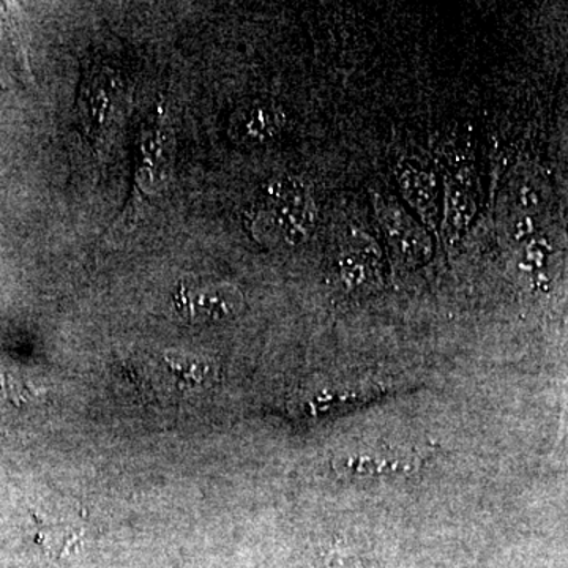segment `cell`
<instances>
[{"mask_svg":"<svg viewBox=\"0 0 568 568\" xmlns=\"http://www.w3.org/2000/svg\"><path fill=\"white\" fill-rule=\"evenodd\" d=\"M316 203L304 182L293 175H276L265 182L257 222L278 245L298 246L316 226Z\"/></svg>","mask_w":568,"mask_h":568,"instance_id":"obj_1","label":"cell"},{"mask_svg":"<svg viewBox=\"0 0 568 568\" xmlns=\"http://www.w3.org/2000/svg\"><path fill=\"white\" fill-rule=\"evenodd\" d=\"M432 446H366L353 448L332 462L338 477L351 480H407L417 477L432 458Z\"/></svg>","mask_w":568,"mask_h":568,"instance_id":"obj_2","label":"cell"},{"mask_svg":"<svg viewBox=\"0 0 568 568\" xmlns=\"http://www.w3.org/2000/svg\"><path fill=\"white\" fill-rule=\"evenodd\" d=\"M376 213L387 244L399 263L420 267L432 261V235L395 197H377Z\"/></svg>","mask_w":568,"mask_h":568,"instance_id":"obj_3","label":"cell"},{"mask_svg":"<svg viewBox=\"0 0 568 568\" xmlns=\"http://www.w3.org/2000/svg\"><path fill=\"white\" fill-rule=\"evenodd\" d=\"M179 315L190 323L230 320L244 306V295L234 284L212 280H185L173 297Z\"/></svg>","mask_w":568,"mask_h":568,"instance_id":"obj_4","label":"cell"},{"mask_svg":"<svg viewBox=\"0 0 568 568\" xmlns=\"http://www.w3.org/2000/svg\"><path fill=\"white\" fill-rule=\"evenodd\" d=\"M286 115L282 108L268 100H256L239 106L231 115V140L241 148H261L282 133Z\"/></svg>","mask_w":568,"mask_h":568,"instance_id":"obj_5","label":"cell"},{"mask_svg":"<svg viewBox=\"0 0 568 568\" xmlns=\"http://www.w3.org/2000/svg\"><path fill=\"white\" fill-rule=\"evenodd\" d=\"M396 181L406 203L417 211L424 223L435 227L443 219V190L436 174L424 163L406 160L396 170Z\"/></svg>","mask_w":568,"mask_h":568,"instance_id":"obj_6","label":"cell"},{"mask_svg":"<svg viewBox=\"0 0 568 568\" xmlns=\"http://www.w3.org/2000/svg\"><path fill=\"white\" fill-rule=\"evenodd\" d=\"M339 278L349 290H365L379 282L381 252L375 239L353 231L338 257Z\"/></svg>","mask_w":568,"mask_h":568,"instance_id":"obj_7","label":"cell"},{"mask_svg":"<svg viewBox=\"0 0 568 568\" xmlns=\"http://www.w3.org/2000/svg\"><path fill=\"white\" fill-rule=\"evenodd\" d=\"M476 213V201L467 186L459 182L447 183L446 196L443 197L444 230L447 235L465 233Z\"/></svg>","mask_w":568,"mask_h":568,"instance_id":"obj_8","label":"cell"},{"mask_svg":"<svg viewBox=\"0 0 568 568\" xmlns=\"http://www.w3.org/2000/svg\"><path fill=\"white\" fill-rule=\"evenodd\" d=\"M166 132L162 129H153L142 138V173L153 185H162L166 173Z\"/></svg>","mask_w":568,"mask_h":568,"instance_id":"obj_9","label":"cell"},{"mask_svg":"<svg viewBox=\"0 0 568 568\" xmlns=\"http://www.w3.org/2000/svg\"><path fill=\"white\" fill-rule=\"evenodd\" d=\"M39 395V390L24 381L11 376H0V403L3 405L21 406Z\"/></svg>","mask_w":568,"mask_h":568,"instance_id":"obj_10","label":"cell"},{"mask_svg":"<svg viewBox=\"0 0 568 568\" xmlns=\"http://www.w3.org/2000/svg\"><path fill=\"white\" fill-rule=\"evenodd\" d=\"M168 365L179 376V379L186 381V383H201L204 379L207 366L196 358L181 357V355H168Z\"/></svg>","mask_w":568,"mask_h":568,"instance_id":"obj_11","label":"cell"},{"mask_svg":"<svg viewBox=\"0 0 568 568\" xmlns=\"http://www.w3.org/2000/svg\"><path fill=\"white\" fill-rule=\"evenodd\" d=\"M327 568H373L366 566L364 559L358 558L354 552L346 549H334L327 559Z\"/></svg>","mask_w":568,"mask_h":568,"instance_id":"obj_12","label":"cell"},{"mask_svg":"<svg viewBox=\"0 0 568 568\" xmlns=\"http://www.w3.org/2000/svg\"><path fill=\"white\" fill-rule=\"evenodd\" d=\"M564 417H566L567 424H568V394L566 399V407H564Z\"/></svg>","mask_w":568,"mask_h":568,"instance_id":"obj_13","label":"cell"}]
</instances>
